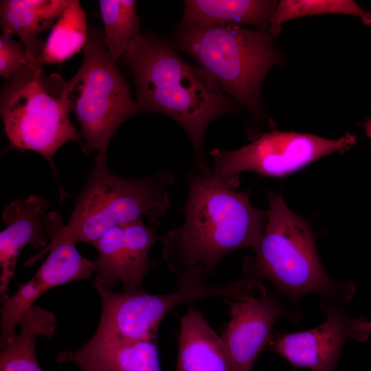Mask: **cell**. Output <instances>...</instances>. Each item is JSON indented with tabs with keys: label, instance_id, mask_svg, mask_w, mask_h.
I'll list each match as a JSON object with an SVG mask.
<instances>
[{
	"label": "cell",
	"instance_id": "1",
	"mask_svg": "<svg viewBox=\"0 0 371 371\" xmlns=\"http://www.w3.org/2000/svg\"><path fill=\"white\" fill-rule=\"evenodd\" d=\"M133 75L137 112H157L175 120L188 135L194 169L210 173L204 155L205 133L216 118L236 111V102L203 67L190 65L159 36L140 34L122 56Z\"/></svg>",
	"mask_w": 371,
	"mask_h": 371
},
{
	"label": "cell",
	"instance_id": "2",
	"mask_svg": "<svg viewBox=\"0 0 371 371\" xmlns=\"http://www.w3.org/2000/svg\"><path fill=\"white\" fill-rule=\"evenodd\" d=\"M187 181L183 222L163 238L164 258L173 273L199 269L207 276L229 253L258 247L267 215L251 205L247 192L212 171L194 168Z\"/></svg>",
	"mask_w": 371,
	"mask_h": 371
},
{
	"label": "cell",
	"instance_id": "3",
	"mask_svg": "<svg viewBox=\"0 0 371 371\" xmlns=\"http://www.w3.org/2000/svg\"><path fill=\"white\" fill-rule=\"evenodd\" d=\"M175 179L168 170L122 178L111 172L106 161L95 160L69 221L63 224L60 215L54 212L45 216L44 225L50 242L25 265L33 264L61 244L83 242L94 246L108 229L117 225L144 218L158 221L170 207L168 188Z\"/></svg>",
	"mask_w": 371,
	"mask_h": 371
},
{
	"label": "cell",
	"instance_id": "4",
	"mask_svg": "<svg viewBox=\"0 0 371 371\" xmlns=\"http://www.w3.org/2000/svg\"><path fill=\"white\" fill-rule=\"evenodd\" d=\"M269 207L265 232L254 257L246 258L245 272L254 280L271 281L293 302L309 293L325 300H349L351 284L330 278L317 254L309 224L292 212L282 197L268 191Z\"/></svg>",
	"mask_w": 371,
	"mask_h": 371
},
{
	"label": "cell",
	"instance_id": "5",
	"mask_svg": "<svg viewBox=\"0 0 371 371\" xmlns=\"http://www.w3.org/2000/svg\"><path fill=\"white\" fill-rule=\"evenodd\" d=\"M272 38L268 32L235 24L180 25L175 45L208 71L225 94L256 116L263 80L281 60Z\"/></svg>",
	"mask_w": 371,
	"mask_h": 371
},
{
	"label": "cell",
	"instance_id": "6",
	"mask_svg": "<svg viewBox=\"0 0 371 371\" xmlns=\"http://www.w3.org/2000/svg\"><path fill=\"white\" fill-rule=\"evenodd\" d=\"M83 55L78 71L63 87L81 127L84 151L106 161L111 136L138 112L125 78L107 53L104 32L89 27Z\"/></svg>",
	"mask_w": 371,
	"mask_h": 371
},
{
	"label": "cell",
	"instance_id": "7",
	"mask_svg": "<svg viewBox=\"0 0 371 371\" xmlns=\"http://www.w3.org/2000/svg\"><path fill=\"white\" fill-rule=\"evenodd\" d=\"M63 82L56 94L55 89L49 88L43 66H30L16 74L3 87L0 102L4 130L11 145L43 156L58 181L55 153L69 141L81 144L80 133L70 120L71 106Z\"/></svg>",
	"mask_w": 371,
	"mask_h": 371
},
{
	"label": "cell",
	"instance_id": "8",
	"mask_svg": "<svg viewBox=\"0 0 371 371\" xmlns=\"http://www.w3.org/2000/svg\"><path fill=\"white\" fill-rule=\"evenodd\" d=\"M355 142V137L350 134L328 139L311 134L273 131L235 150L213 149L212 172L237 186L239 174L245 171L284 177L325 155L344 152Z\"/></svg>",
	"mask_w": 371,
	"mask_h": 371
},
{
	"label": "cell",
	"instance_id": "9",
	"mask_svg": "<svg viewBox=\"0 0 371 371\" xmlns=\"http://www.w3.org/2000/svg\"><path fill=\"white\" fill-rule=\"evenodd\" d=\"M157 223L139 220L108 229L93 246L98 252L95 282L109 289L119 282L125 291L142 289L151 265L149 251L160 238L155 234Z\"/></svg>",
	"mask_w": 371,
	"mask_h": 371
},
{
	"label": "cell",
	"instance_id": "10",
	"mask_svg": "<svg viewBox=\"0 0 371 371\" xmlns=\"http://www.w3.org/2000/svg\"><path fill=\"white\" fill-rule=\"evenodd\" d=\"M326 319L306 331L284 334L271 342L272 350L295 368L311 371H337L341 349L350 339L368 337L358 330L360 318H350L339 306L327 307Z\"/></svg>",
	"mask_w": 371,
	"mask_h": 371
},
{
	"label": "cell",
	"instance_id": "11",
	"mask_svg": "<svg viewBox=\"0 0 371 371\" xmlns=\"http://www.w3.org/2000/svg\"><path fill=\"white\" fill-rule=\"evenodd\" d=\"M96 269V261L83 257L75 244H61L52 249L35 275L27 282L19 284L16 293L3 302L1 347L14 338L16 327L22 317L46 291L71 281L91 280Z\"/></svg>",
	"mask_w": 371,
	"mask_h": 371
},
{
	"label": "cell",
	"instance_id": "12",
	"mask_svg": "<svg viewBox=\"0 0 371 371\" xmlns=\"http://www.w3.org/2000/svg\"><path fill=\"white\" fill-rule=\"evenodd\" d=\"M229 302L231 319L221 339L233 371H252L258 357L269 341L275 322L284 309L265 289Z\"/></svg>",
	"mask_w": 371,
	"mask_h": 371
},
{
	"label": "cell",
	"instance_id": "13",
	"mask_svg": "<svg viewBox=\"0 0 371 371\" xmlns=\"http://www.w3.org/2000/svg\"><path fill=\"white\" fill-rule=\"evenodd\" d=\"M48 208L45 199L30 195L10 202L2 212L6 225L0 233V296L3 302L9 297L8 285L23 247L30 244L34 248L44 249L49 244L44 232Z\"/></svg>",
	"mask_w": 371,
	"mask_h": 371
},
{
	"label": "cell",
	"instance_id": "14",
	"mask_svg": "<svg viewBox=\"0 0 371 371\" xmlns=\"http://www.w3.org/2000/svg\"><path fill=\"white\" fill-rule=\"evenodd\" d=\"M57 361L80 371H161L157 340L93 337L76 351H63Z\"/></svg>",
	"mask_w": 371,
	"mask_h": 371
},
{
	"label": "cell",
	"instance_id": "15",
	"mask_svg": "<svg viewBox=\"0 0 371 371\" xmlns=\"http://www.w3.org/2000/svg\"><path fill=\"white\" fill-rule=\"evenodd\" d=\"M177 371H233L221 337L192 308L181 319Z\"/></svg>",
	"mask_w": 371,
	"mask_h": 371
},
{
	"label": "cell",
	"instance_id": "16",
	"mask_svg": "<svg viewBox=\"0 0 371 371\" xmlns=\"http://www.w3.org/2000/svg\"><path fill=\"white\" fill-rule=\"evenodd\" d=\"M278 3L267 0H186L180 25L207 27L247 24L269 32Z\"/></svg>",
	"mask_w": 371,
	"mask_h": 371
},
{
	"label": "cell",
	"instance_id": "17",
	"mask_svg": "<svg viewBox=\"0 0 371 371\" xmlns=\"http://www.w3.org/2000/svg\"><path fill=\"white\" fill-rule=\"evenodd\" d=\"M68 0H3L0 4L3 34L17 35L34 58L41 56L45 43L37 36L58 19Z\"/></svg>",
	"mask_w": 371,
	"mask_h": 371
},
{
	"label": "cell",
	"instance_id": "18",
	"mask_svg": "<svg viewBox=\"0 0 371 371\" xmlns=\"http://www.w3.org/2000/svg\"><path fill=\"white\" fill-rule=\"evenodd\" d=\"M19 325V333L1 347L0 371H42L36 356V338L53 335L56 326L54 315L34 304Z\"/></svg>",
	"mask_w": 371,
	"mask_h": 371
},
{
	"label": "cell",
	"instance_id": "19",
	"mask_svg": "<svg viewBox=\"0 0 371 371\" xmlns=\"http://www.w3.org/2000/svg\"><path fill=\"white\" fill-rule=\"evenodd\" d=\"M88 38L86 14L79 1L68 0L38 59L41 65L60 63L84 48Z\"/></svg>",
	"mask_w": 371,
	"mask_h": 371
},
{
	"label": "cell",
	"instance_id": "20",
	"mask_svg": "<svg viewBox=\"0 0 371 371\" xmlns=\"http://www.w3.org/2000/svg\"><path fill=\"white\" fill-rule=\"evenodd\" d=\"M100 10L106 51L117 62L131 43L140 35L137 2L132 0H100Z\"/></svg>",
	"mask_w": 371,
	"mask_h": 371
},
{
	"label": "cell",
	"instance_id": "21",
	"mask_svg": "<svg viewBox=\"0 0 371 371\" xmlns=\"http://www.w3.org/2000/svg\"><path fill=\"white\" fill-rule=\"evenodd\" d=\"M322 14H350L361 18L363 23L371 25V12L363 10L350 0H282L276 7L270 22L272 36L280 33L282 25L293 19Z\"/></svg>",
	"mask_w": 371,
	"mask_h": 371
},
{
	"label": "cell",
	"instance_id": "22",
	"mask_svg": "<svg viewBox=\"0 0 371 371\" xmlns=\"http://www.w3.org/2000/svg\"><path fill=\"white\" fill-rule=\"evenodd\" d=\"M40 65L38 59L30 54L21 42L13 41L10 36H0V75L10 80L21 70ZM43 66V65H42Z\"/></svg>",
	"mask_w": 371,
	"mask_h": 371
},
{
	"label": "cell",
	"instance_id": "23",
	"mask_svg": "<svg viewBox=\"0 0 371 371\" xmlns=\"http://www.w3.org/2000/svg\"><path fill=\"white\" fill-rule=\"evenodd\" d=\"M357 328L360 333L368 337L371 334V321H368L364 317H361Z\"/></svg>",
	"mask_w": 371,
	"mask_h": 371
},
{
	"label": "cell",
	"instance_id": "24",
	"mask_svg": "<svg viewBox=\"0 0 371 371\" xmlns=\"http://www.w3.org/2000/svg\"><path fill=\"white\" fill-rule=\"evenodd\" d=\"M366 131L368 136L371 137V119L366 124Z\"/></svg>",
	"mask_w": 371,
	"mask_h": 371
}]
</instances>
